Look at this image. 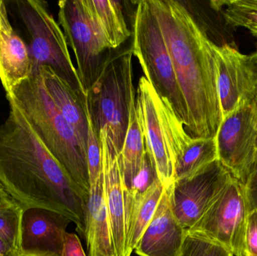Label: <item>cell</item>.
Wrapping results in <instances>:
<instances>
[{
  "instance_id": "cell-19",
  "label": "cell",
  "mask_w": 257,
  "mask_h": 256,
  "mask_svg": "<svg viewBox=\"0 0 257 256\" xmlns=\"http://www.w3.org/2000/svg\"><path fill=\"white\" fill-rule=\"evenodd\" d=\"M84 9L99 37L110 50L118 49L132 36L123 3L111 0H82Z\"/></svg>"
},
{
  "instance_id": "cell-14",
  "label": "cell",
  "mask_w": 257,
  "mask_h": 256,
  "mask_svg": "<svg viewBox=\"0 0 257 256\" xmlns=\"http://www.w3.org/2000/svg\"><path fill=\"white\" fill-rule=\"evenodd\" d=\"M69 218L42 208L24 210L22 217L21 252L61 256Z\"/></svg>"
},
{
  "instance_id": "cell-24",
  "label": "cell",
  "mask_w": 257,
  "mask_h": 256,
  "mask_svg": "<svg viewBox=\"0 0 257 256\" xmlns=\"http://www.w3.org/2000/svg\"><path fill=\"white\" fill-rule=\"evenodd\" d=\"M23 212L14 201L0 207V238L18 254L21 252Z\"/></svg>"
},
{
  "instance_id": "cell-28",
  "label": "cell",
  "mask_w": 257,
  "mask_h": 256,
  "mask_svg": "<svg viewBox=\"0 0 257 256\" xmlns=\"http://www.w3.org/2000/svg\"><path fill=\"white\" fill-rule=\"evenodd\" d=\"M244 186L250 210H257V155L248 178Z\"/></svg>"
},
{
  "instance_id": "cell-31",
  "label": "cell",
  "mask_w": 257,
  "mask_h": 256,
  "mask_svg": "<svg viewBox=\"0 0 257 256\" xmlns=\"http://www.w3.org/2000/svg\"><path fill=\"white\" fill-rule=\"evenodd\" d=\"M18 254L0 238V256H16Z\"/></svg>"
},
{
  "instance_id": "cell-27",
  "label": "cell",
  "mask_w": 257,
  "mask_h": 256,
  "mask_svg": "<svg viewBox=\"0 0 257 256\" xmlns=\"http://www.w3.org/2000/svg\"><path fill=\"white\" fill-rule=\"evenodd\" d=\"M244 256H257V210H252L247 216L244 236Z\"/></svg>"
},
{
  "instance_id": "cell-5",
  "label": "cell",
  "mask_w": 257,
  "mask_h": 256,
  "mask_svg": "<svg viewBox=\"0 0 257 256\" xmlns=\"http://www.w3.org/2000/svg\"><path fill=\"white\" fill-rule=\"evenodd\" d=\"M136 106L145 150L157 178L167 189L175 182L177 160L193 138L145 76L141 77L138 84Z\"/></svg>"
},
{
  "instance_id": "cell-35",
  "label": "cell",
  "mask_w": 257,
  "mask_h": 256,
  "mask_svg": "<svg viewBox=\"0 0 257 256\" xmlns=\"http://www.w3.org/2000/svg\"><path fill=\"white\" fill-rule=\"evenodd\" d=\"M255 105H256V106L257 107V99H256V102H255Z\"/></svg>"
},
{
  "instance_id": "cell-29",
  "label": "cell",
  "mask_w": 257,
  "mask_h": 256,
  "mask_svg": "<svg viewBox=\"0 0 257 256\" xmlns=\"http://www.w3.org/2000/svg\"><path fill=\"white\" fill-rule=\"evenodd\" d=\"M61 256H87L79 237L75 233L66 232Z\"/></svg>"
},
{
  "instance_id": "cell-20",
  "label": "cell",
  "mask_w": 257,
  "mask_h": 256,
  "mask_svg": "<svg viewBox=\"0 0 257 256\" xmlns=\"http://www.w3.org/2000/svg\"><path fill=\"white\" fill-rule=\"evenodd\" d=\"M33 75L30 48L15 33L0 30V81L6 96Z\"/></svg>"
},
{
  "instance_id": "cell-22",
  "label": "cell",
  "mask_w": 257,
  "mask_h": 256,
  "mask_svg": "<svg viewBox=\"0 0 257 256\" xmlns=\"http://www.w3.org/2000/svg\"><path fill=\"white\" fill-rule=\"evenodd\" d=\"M217 159L215 138H193L175 164V181L193 177Z\"/></svg>"
},
{
  "instance_id": "cell-30",
  "label": "cell",
  "mask_w": 257,
  "mask_h": 256,
  "mask_svg": "<svg viewBox=\"0 0 257 256\" xmlns=\"http://www.w3.org/2000/svg\"><path fill=\"white\" fill-rule=\"evenodd\" d=\"M0 30L8 33H12L15 31L9 21L6 3L3 0H0Z\"/></svg>"
},
{
  "instance_id": "cell-11",
  "label": "cell",
  "mask_w": 257,
  "mask_h": 256,
  "mask_svg": "<svg viewBox=\"0 0 257 256\" xmlns=\"http://www.w3.org/2000/svg\"><path fill=\"white\" fill-rule=\"evenodd\" d=\"M215 139L218 160L244 186L256 153L253 105H241L223 117Z\"/></svg>"
},
{
  "instance_id": "cell-16",
  "label": "cell",
  "mask_w": 257,
  "mask_h": 256,
  "mask_svg": "<svg viewBox=\"0 0 257 256\" xmlns=\"http://www.w3.org/2000/svg\"><path fill=\"white\" fill-rule=\"evenodd\" d=\"M165 188L156 178L145 190L124 189L126 256H131L151 222Z\"/></svg>"
},
{
  "instance_id": "cell-1",
  "label": "cell",
  "mask_w": 257,
  "mask_h": 256,
  "mask_svg": "<svg viewBox=\"0 0 257 256\" xmlns=\"http://www.w3.org/2000/svg\"><path fill=\"white\" fill-rule=\"evenodd\" d=\"M0 123V185L23 210L57 212L84 237L89 194L72 180L47 150L14 104Z\"/></svg>"
},
{
  "instance_id": "cell-4",
  "label": "cell",
  "mask_w": 257,
  "mask_h": 256,
  "mask_svg": "<svg viewBox=\"0 0 257 256\" xmlns=\"http://www.w3.org/2000/svg\"><path fill=\"white\" fill-rule=\"evenodd\" d=\"M133 56L132 46L112 50L99 78L86 93L93 129L97 135L104 131L120 154L136 102Z\"/></svg>"
},
{
  "instance_id": "cell-6",
  "label": "cell",
  "mask_w": 257,
  "mask_h": 256,
  "mask_svg": "<svg viewBox=\"0 0 257 256\" xmlns=\"http://www.w3.org/2000/svg\"><path fill=\"white\" fill-rule=\"evenodd\" d=\"M136 3L132 30L133 56L137 58L144 76L185 128L188 122L187 107L158 21L149 0Z\"/></svg>"
},
{
  "instance_id": "cell-8",
  "label": "cell",
  "mask_w": 257,
  "mask_h": 256,
  "mask_svg": "<svg viewBox=\"0 0 257 256\" xmlns=\"http://www.w3.org/2000/svg\"><path fill=\"white\" fill-rule=\"evenodd\" d=\"M250 210L244 185L232 177L201 219L189 230L244 256V236Z\"/></svg>"
},
{
  "instance_id": "cell-17",
  "label": "cell",
  "mask_w": 257,
  "mask_h": 256,
  "mask_svg": "<svg viewBox=\"0 0 257 256\" xmlns=\"http://www.w3.org/2000/svg\"><path fill=\"white\" fill-rule=\"evenodd\" d=\"M37 72L56 108L73 129L81 147L87 153L88 135L87 103H83L72 89L51 68L42 66Z\"/></svg>"
},
{
  "instance_id": "cell-10",
  "label": "cell",
  "mask_w": 257,
  "mask_h": 256,
  "mask_svg": "<svg viewBox=\"0 0 257 256\" xmlns=\"http://www.w3.org/2000/svg\"><path fill=\"white\" fill-rule=\"evenodd\" d=\"M233 176L217 159L189 178L171 186L175 217L186 231L191 229Z\"/></svg>"
},
{
  "instance_id": "cell-21",
  "label": "cell",
  "mask_w": 257,
  "mask_h": 256,
  "mask_svg": "<svg viewBox=\"0 0 257 256\" xmlns=\"http://www.w3.org/2000/svg\"><path fill=\"white\" fill-rule=\"evenodd\" d=\"M145 153V139L138 118L135 102L130 111L127 132L120 152L125 189L126 190L131 189L133 182L142 168Z\"/></svg>"
},
{
  "instance_id": "cell-15",
  "label": "cell",
  "mask_w": 257,
  "mask_h": 256,
  "mask_svg": "<svg viewBox=\"0 0 257 256\" xmlns=\"http://www.w3.org/2000/svg\"><path fill=\"white\" fill-rule=\"evenodd\" d=\"M186 232L172 210L170 186L165 189L135 252L139 256H180Z\"/></svg>"
},
{
  "instance_id": "cell-26",
  "label": "cell",
  "mask_w": 257,
  "mask_h": 256,
  "mask_svg": "<svg viewBox=\"0 0 257 256\" xmlns=\"http://www.w3.org/2000/svg\"><path fill=\"white\" fill-rule=\"evenodd\" d=\"M88 118V135L87 142V163L88 168L90 188L95 186L102 176V159L101 143L99 135L93 129Z\"/></svg>"
},
{
  "instance_id": "cell-25",
  "label": "cell",
  "mask_w": 257,
  "mask_h": 256,
  "mask_svg": "<svg viewBox=\"0 0 257 256\" xmlns=\"http://www.w3.org/2000/svg\"><path fill=\"white\" fill-rule=\"evenodd\" d=\"M180 256L234 255L221 245L187 231Z\"/></svg>"
},
{
  "instance_id": "cell-23",
  "label": "cell",
  "mask_w": 257,
  "mask_h": 256,
  "mask_svg": "<svg viewBox=\"0 0 257 256\" xmlns=\"http://www.w3.org/2000/svg\"><path fill=\"white\" fill-rule=\"evenodd\" d=\"M211 5L221 13L226 25L246 29L257 39V0H222Z\"/></svg>"
},
{
  "instance_id": "cell-12",
  "label": "cell",
  "mask_w": 257,
  "mask_h": 256,
  "mask_svg": "<svg viewBox=\"0 0 257 256\" xmlns=\"http://www.w3.org/2000/svg\"><path fill=\"white\" fill-rule=\"evenodd\" d=\"M217 89L222 117L241 105H253L257 99V72L249 55L232 45H214Z\"/></svg>"
},
{
  "instance_id": "cell-18",
  "label": "cell",
  "mask_w": 257,
  "mask_h": 256,
  "mask_svg": "<svg viewBox=\"0 0 257 256\" xmlns=\"http://www.w3.org/2000/svg\"><path fill=\"white\" fill-rule=\"evenodd\" d=\"M84 237L88 256H116L104 196L103 175L95 186L90 188Z\"/></svg>"
},
{
  "instance_id": "cell-13",
  "label": "cell",
  "mask_w": 257,
  "mask_h": 256,
  "mask_svg": "<svg viewBox=\"0 0 257 256\" xmlns=\"http://www.w3.org/2000/svg\"><path fill=\"white\" fill-rule=\"evenodd\" d=\"M98 135L102 150L104 196L116 256H126L125 183L120 154L104 131Z\"/></svg>"
},
{
  "instance_id": "cell-3",
  "label": "cell",
  "mask_w": 257,
  "mask_h": 256,
  "mask_svg": "<svg viewBox=\"0 0 257 256\" xmlns=\"http://www.w3.org/2000/svg\"><path fill=\"white\" fill-rule=\"evenodd\" d=\"M6 98L21 111L72 180L84 192L90 193L87 153L45 90L39 72L20 83Z\"/></svg>"
},
{
  "instance_id": "cell-7",
  "label": "cell",
  "mask_w": 257,
  "mask_h": 256,
  "mask_svg": "<svg viewBox=\"0 0 257 256\" xmlns=\"http://www.w3.org/2000/svg\"><path fill=\"white\" fill-rule=\"evenodd\" d=\"M15 3L30 35L29 48L33 74L39 68L48 66L83 103H87V95L72 63L64 33L48 10L47 3L40 0H18Z\"/></svg>"
},
{
  "instance_id": "cell-32",
  "label": "cell",
  "mask_w": 257,
  "mask_h": 256,
  "mask_svg": "<svg viewBox=\"0 0 257 256\" xmlns=\"http://www.w3.org/2000/svg\"><path fill=\"white\" fill-rule=\"evenodd\" d=\"M12 201H13V200L5 192L4 189H3L1 185H0V207L7 205V204L12 203Z\"/></svg>"
},
{
  "instance_id": "cell-33",
  "label": "cell",
  "mask_w": 257,
  "mask_h": 256,
  "mask_svg": "<svg viewBox=\"0 0 257 256\" xmlns=\"http://www.w3.org/2000/svg\"><path fill=\"white\" fill-rule=\"evenodd\" d=\"M250 57V60H251L252 63H253L254 67L256 68V70L257 72V50L254 52L252 53L251 54L249 55Z\"/></svg>"
},
{
  "instance_id": "cell-2",
  "label": "cell",
  "mask_w": 257,
  "mask_h": 256,
  "mask_svg": "<svg viewBox=\"0 0 257 256\" xmlns=\"http://www.w3.org/2000/svg\"><path fill=\"white\" fill-rule=\"evenodd\" d=\"M187 107L186 132L214 138L221 124L214 45L181 2L149 0Z\"/></svg>"
},
{
  "instance_id": "cell-9",
  "label": "cell",
  "mask_w": 257,
  "mask_h": 256,
  "mask_svg": "<svg viewBox=\"0 0 257 256\" xmlns=\"http://www.w3.org/2000/svg\"><path fill=\"white\" fill-rule=\"evenodd\" d=\"M58 8V24L75 54L78 77L87 93L99 78L112 50L99 37L82 0H62Z\"/></svg>"
},
{
  "instance_id": "cell-34",
  "label": "cell",
  "mask_w": 257,
  "mask_h": 256,
  "mask_svg": "<svg viewBox=\"0 0 257 256\" xmlns=\"http://www.w3.org/2000/svg\"><path fill=\"white\" fill-rule=\"evenodd\" d=\"M16 256H52L49 255H45V254H38V253H27V252H21V253L18 254Z\"/></svg>"
}]
</instances>
